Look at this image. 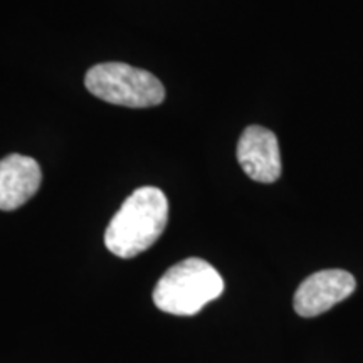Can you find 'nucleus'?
I'll return each instance as SVG.
<instances>
[{
    "instance_id": "39448f33",
    "label": "nucleus",
    "mask_w": 363,
    "mask_h": 363,
    "mask_svg": "<svg viewBox=\"0 0 363 363\" xmlns=\"http://www.w3.org/2000/svg\"><path fill=\"white\" fill-rule=\"evenodd\" d=\"M238 162L249 179L272 184L281 177V153L276 135L262 126H247L238 143Z\"/></svg>"
},
{
    "instance_id": "20e7f679",
    "label": "nucleus",
    "mask_w": 363,
    "mask_h": 363,
    "mask_svg": "<svg viewBox=\"0 0 363 363\" xmlns=\"http://www.w3.org/2000/svg\"><path fill=\"white\" fill-rule=\"evenodd\" d=\"M357 281L348 271H318L299 284L294 293V311L303 318H313L328 311L355 291Z\"/></svg>"
},
{
    "instance_id": "7ed1b4c3",
    "label": "nucleus",
    "mask_w": 363,
    "mask_h": 363,
    "mask_svg": "<svg viewBox=\"0 0 363 363\" xmlns=\"http://www.w3.org/2000/svg\"><path fill=\"white\" fill-rule=\"evenodd\" d=\"M86 88L110 104L128 108L158 106L165 99L162 81L125 62H101L86 72Z\"/></svg>"
},
{
    "instance_id": "423d86ee",
    "label": "nucleus",
    "mask_w": 363,
    "mask_h": 363,
    "mask_svg": "<svg viewBox=\"0 0 363 363\" xmlns=\"http://www.w3.org/2000/svg\"><path fill=\"white\" fill-rule=\"evenodd\" d=\"M43 182L34 158L13 153L0 160V211H16L34 197Z\"/></svg>"
},
{
    "instance_id": "f03ea898",
    "label": "nucleus",
    "mask_w": 363,
    "mask_h": 363,
    "mask_svg": "<svg viewBox=\"0 0 363 363\" xmlns=\"http://www.w3.org/2000/svg\"><path fill=\"white\" fill-rule=\"evenodd\" d=\"M224 291V279L214 266L189 257L172 266L153 289L158 310L175 316H194Z\"/></svg>"
},
{
    "instance_id": "f257e3e1",
    "label": "nucleus",
    "mask_w": 363,
    "mask_h": 363,
    "mask_svg": "<svg viewBox=\"0 0 363 363\" xmlns=\"http://www.w3.org/2000/svg\"><path fill=\"white\" fill-rule=\"evenodd\" d=\"M169 222V201L157 187H140L123 202L104 234L108 251L130 259L153 246Z\"/></svg>"
}]
</instances>
